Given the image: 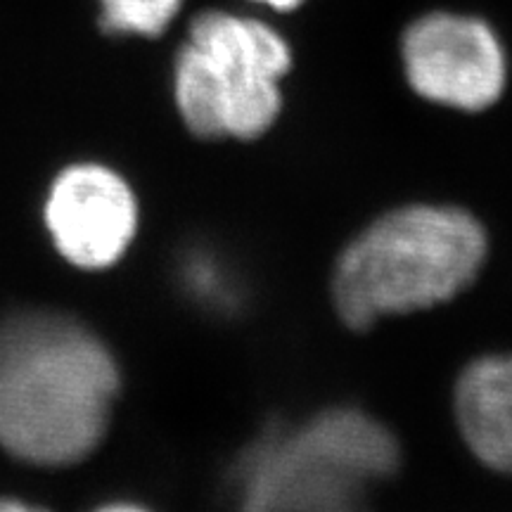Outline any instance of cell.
<instances>
[{
	"instance_id": "obj_1",
	"label": "cell",
	"mask_w": 512,
	"mask_h": 512,
	"mask_svg": "<svg viewBox=\"0 0 512 512\" xmlns=\"http://www.w3.org/2000/svg\"><path fill=\"white\" fill-rule=\"evenodd\" d=\"M119 392L112 351L86 325L24 311L0 325V446L34 465H74L98 448Z\"/></svg>"
},
{
	"instance_id": "obj_2",
	"label": "cell",
	"mask_w": 512,
	"mask_h": 512,
	"mask_svg": "<svg viewBox=\"0 0 512 512\" xmlns=\"http://www.w3.org/2000/svg\"><path fill=\"white\" fill-rule=\"evenodd\" d=\"M489 238L470 211L453 204H403L368 223L332 266L339 320L366 332L384 318L451 302L477 280Z\"/></svg>"
},
{
	"instance_id": "obj_3",
	"label": "cell",
	"mask_w": 512,
	"mask_h": 512,
	"mask_svg": "<svg viewBox=\"0 0 512 512\" xmlns=\"http://www.w3.org/2000/svg\"><path fill=\"white\" fill-rule=\"evenodd\" d=\"M292 50L278 31L230 12L192 19L178 50L174 98L190 133L204 140H254L283 110L280 81Z\"/></svg>"
},
{
	"instance_id": "obj_4",
	"label": "cell",
	"mask_w": 512,
	"mask_h": 512,
	"mask_svg": "<svg viewBox=\"0 0 512 512\" xmlns=\"http://www.w3.org/2000/svg\"><path fill=\"white\" fill-rule=\"evenodd\" d=\"M399 444L373 415L332 408L268 434L240 470V512H337L394 472Z\"/></svg>"
},
{
	"instance_id": "obj_5",
	"label": "cell",
	"mask_w": 512,
	"mask_h": 512,
	"mask_svg": "<svg viewBox=\"0 0 512 512\" xmlns=\"http://www.w3.org/2000/svg\"><path fill=\"white\" fill-rule=\"evenodd\" d=\"M401 57L413 91L448 110H489L508 79L501 41L477 17L432 12L415 19L401 38Z\"/></svg>"
},
{
	"instance_id": "obj_6",
	"label": "cell",
	"mask_w": 512,
	"mask_h": 512,
	"mask_svg": "<svg viewBox=\"0 0 512 512\" xmlns=\"http://www.w3.org/2000/svg\"><path fill=\"white\" fill-rule=\"evenodd\" d=\"M46 226L69 264L102 271L117 264L136 238V195L117 171L74 164L50 185Z\"/></svg>"
},
{
	"instance_id": "obj_7",
	"label": "cell",
	"mask_w": 512,
	"mask_h": 512,
	"mask_svg": "<svg viewBox=\"0 0 512 512\" xmlns=\"http://www.w3.org/2000/svg\"><path fill=\"white\" fill-rule=\"evenodd\" d=\"M453 418L467 451L491 472L512 477V351L477 356L460 370Z\"/></svg>"
},
{
	"instance_id": "obj_8",
	"label": "cell",
	"mask_w": 512,
	"mask_h": 512,
	"mask_svg": "<svg viewBox=\"0 0 512 512\" xmlns=\"http://www.w3.org/2000/svg\"><path fill=\"white\" fill-rule=\"evenodd\" d=\"M183 0H100V27L107 34H136L155 38L164 34Z\"/></svg>"
},
{
	"instance_id": "obj_9",
	"label": "cell",
	"mask_w": 512,
	"mask_h": 512,
	"mask_svg": "<svg viewBox=\"0 0 512 512\" xmlns=\"http://www.w3.org/2000/svg\"><path fill=\"white\" fill-rule=\"evenodd\" d=\"M256 3H264V5H268V8L285 12V10H294L297 5H302L304 0H256Z\"/></svg>"
},
{
	"instance_id": "obj_10",
	"label": "cell",
	"mask_w": 512,
	"mask_h": 512,
	"mask_svg": "<svg viewBox=\"0 0 512 512\" xmlns=\"http://www.w3.org/2000/svg\"><path fill=\"white\" fill-rule=\"evenodd\" d=\"M0 512H46V510L31 508V505H24L19 501H0Z\"/></svg>"
},
{
	"instance_id": "obj_11",
	"label": "cell",
	"mask_w": 512,
	"mask_h": 512,
	"mask_svg": "<svg viewBox=\"0 0 512 512\" xmlns=\"http://www.w3.org/2000/svg\"><path fill=\"white\" fill-rule=\"evenodd\" d=\"M98 512H150V510L140 508V505H133V503H114V505H107V508H100Z\"/></svg>"
}]
</instances>
